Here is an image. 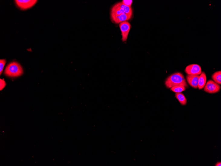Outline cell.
<instances>
[{
	"label": "cell",
	"mask_w": 221,
	"mask_h": 166,
	"mask_svg": "<svg viewBox=\"0 0 221 166\" xmlns=\"http://www.w3.org/2000/svg\"><path fill=\"white\" fill-rule=\"evenodd\" d=\"M6 63V60L5 59L0 60V74H2L3 68Z\"/></svg>",
	"instance_id": "cell-14"
},
{
	"label": "cell",
	"mask_w": 221,
	"mask_h": 166,
	"mask_svg": "<svg viewBox=\"0 0 221 166\" xmlns=\"http://www.w3.org/2000/svg\"><path fill=\"white\" fill-rule=\"evenodd\" d=\"M119 26L121 32L122 40L123 42H125L128 39L131 28V24L127 21H124L119 24Z\"/></svg>",
	"instance_id": "cell-4"
},
{
	"label": "cell",
	"mask_w": 221,
	"mask_h": 166,
	"mask_svg": "<svg viewBox=\"0 0 221 166\" xmlns=\"http://www.w3.org/2000/svg\"><path fill=\"white\" fill-rule=\"evenodd\" d=\"M199 75H189L186 76L187 81L188 84L191 87L195 89H197L198 84Z\"/></svg>",
	"instance_id": "cell-7"
},
{
	"label": "cell",
	"mask_w": 221,
	"mask_h": 166,
	"mask_svg": "<svg viewBox=\"0 0 221 166\" xmlns=\"http://www.w3.org/2000/svg\"><path fill=\"white\" fill-rule=\"evenodd\" d=\"M185 71L189 75H200L202 73L201 68L197 64H191L186 67Z\"/></svg>",
	"instance_id": "cell-6"
},
{
	"label": "cell",
	"mask_w": 221,
	"mask_h": 166,
	"mask_svg": "<svg viewBox=\"0 0 221 166\" xmlns=\"http://www.w3.org/2000/svg\"><path fill=\"white\" fill-rule=\"evenodd\" d=\"M175 98L179 102L181 105L184 106L187 104V100L184 95L181 93H176L175 95Z\"/></svg>",
	"instance_id": "cell-11"
},
{
	"label": "cell",
	"mask_w": 221,
	"mask_h": 166,
	"mask_svg": "<svg viewBox=\"0 0 221 166\" xmlns=\"http://www.w3.org/2000/svg\"><path fill=\"white\" fill-rule=\"evenodd\" d=\"M165 85L168 89L178 86L188 87L184 75L180 72L175 73L168 76L165 81Z\"/></svg>",
	"instance_id": "cell-1"
},
{
	"label": "cell",
	"mask_w": 221,
	"mask_h": 166,
	"mask_svg": "<svg viewBox=\"0 0 221 166\" xmlns=\"http://www.w3.org/2000/svg\"><path fill=\"white\" fill-rule=\"evenodd\" d=\"M16 5L20 9L25 10L30 8L36 4V0H16Z\"/></svg>",
	"instance_id": "cell-5"
},
{
	"label": "cell",
	"mask_w": 221,
	"mask_h": 166,
	"mask_svg": "<svg viewBox=\"0 0 221 166\" xmlns=\"http://www.w3.org/2000/svg\"><path fill=\"white\" fill-rule=\"evenodd\" d=\"M171 90L175 93H181L186 90L187 88L183 86H174L170 88Z\"/></svg>",
	"instance_id": "cell-13"
},
{
	"label": "cell",
	"mask_w": 221,
	"mask_h": 166,
	"mask_svg": "<svg viewBox=\"0 0 221 166\" xmlns=\"http://www.w3.org/2000/svg\"><path fill=\"white\" fill-rule=\"evenodd\" d=\"M23 69L20 64L17 62H12L6 67L5 74L10 77H15L21 75Z\"/></svg>",
	"instance_id": "cell-2"
},
{
	"label": "cell",
	"mask_w": 221,
	"mask_h": 166,
	"mask_svg": "<svg viewBox=\"0 0 221 166\" xmlns=\"http://www.w3.org/2000/svg\"><path fill=\"white\" fill-rule=\"evenodd\" d=\"M116 5L124 10L125 14L132 16V10L131 7L125 5L123 4L121 2L116 3Z\"/></svg>",
	"instance_id": "cell-10"
},
{
	"label": "cell",
	"mask_w": 221,
	"mask_h": 166,
	"mask_svg": "<svg viewBox=\"0 0 221 166\" xmlns=\"http://www.w3.org/2000/svg\"><path fill=\"white\" fill-rule=\"evenodd\" d=\"M206 81V76L204 72H202L199 76L198 87L199 90H202L204 88Z\"/></svg>",
	"instance_id": "cell-9"
},
{
	"label": "cell",
	"mask_w": 221,
	"mask_h": 166,
	"mask_svg": "<svg viewBox=\"0 0 221 166\" xmlns=\"http://www.w3.org/2000/svg\"><path fill=\"white\" fill-rule=\"evenodd\" d=\"M213 81L219 85L221 84V71H217L214 73L212 76Z\"/></svg>",
	"instance_id": "cell-12"
},
{
	"label": "cell",
	"mask_w": 221,
	"mask_h": 166,
	"mask_svg": "<svg viewBox=\"0 0 221 166\" xmlns=\"http://www.w3.org/2000/svg\"><path fill=\"white\" fill-rule=\"evenodd\" d=\"M6 85V83L4 79H0V89H1V90H2L3 88H4Z\"/></svg>",
	"instance_id": "cell-16"
},
{
	"label": "cell",
	"mask_w": 221,
	"mask_h": 166,
	"mask_svg": "<svg viewBox=\"0 0 221 166\" xmlns=\"http://www.w3.org/2000/svg\"><path fill=\"white\" fill-rule=\"evenodd\" d=\"M215 166H221V162H218L216 164Z\"/></svg>",
	"instance_id": "cell-17"
},
{
	"label": "cell",
	"mask_w": 221,
	"mask_h": 166,
	"mask_svg": "<svg viewBox=\"0 0 221 166\" xmlns=\"http://www.w3.org/2000/svg\"><path fill=\"white\" fill-rule=\"evenodd\" d=\"M221 87L219 85L212 80H208L206 84L204 91L210 94H215L219 92Z\"/></svg>",
	"instance_id": "cell-3"
},
{
	"label": "cell",
	"mask_w": 221,
	"mask_h": 166,
	"mask_svg": "<svg viewBox=\"0 0 221 166\" xmlns=\"http://www.w3.org/2000/svg\"><path fill=\"white\" fill-rule=\"evenodd\" d=\"M132 16L125 14H123L119 16L111 17V18L112 22L115 23L119 24L127 21L131 18Z\"/></svg>",
	"instance_id": "cell-8"
},
{
	"label": "cell",
	"mask_w": 221,
	"mask_h": 166,
	"mask_svg": "<svg viewBox=\"0 0 221 166\" xmlns=\"http://www.w3.org/2000/svg\"><path fill=\"white\" fill-rule=\"evenodd\" d=\"M121 2L123 4L125 5L131 7L133 1L132 0H123Z\"/></svg>",
	"instance_id": "cell-15"
}]
</instances>
